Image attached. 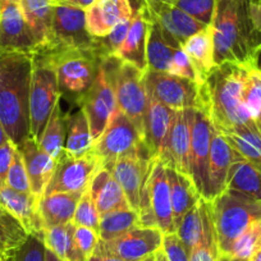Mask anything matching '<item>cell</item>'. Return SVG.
<instances>
[{
    "mask_svg": "<svg viewBox=\"0 0 261 261\" xmlns=\"http://www.w3.org/2000/svg\"><path fill=\"white\" fill-rule=\"evenodd\" d=\"M58 49L101 50L99 37H94L87 31L85 9L69 6H55L46 46L32 54H41Z\"/></svg>",
    "mask_w": 261,
    "mask_h": 261,
    "instance_id": "cell-9",
    "label": "cell"
},
{
    "mask_svg": "<svg viewBox=\"0 0 261 261\" xmlns=\"http://www.w3.org/2000/svg\"><path fill=\"white\" fill-rule=\"evenodd\" d=\"M164 2L177 7L196 21L210 26L219 0H164Z\"/></svg>",
    "mask_w": 261,
    "mask_h": 261,
    "instance_id": "cell-42",
    "label": "cell"
},
{
    "mask_svg": "<svg viewBox=\"0 0 261 261\" xmlns=\"http://www.w3.org/2000/svg\"><path fill=\"white\" fill-rule=\"evenodd\" d=\"M45 257H46V261H63L60 260L55 253H53L51 251L47 250V248H46V253H45Z\"/></svg>",
    "mask_w": 261,
    "mask_h": 261,
    "instance_id": "cell-55",
    "label": "cell"
},
{
    "mask_svg": "<svg viewBox=\"0 0 261 261\" xmlns=\"http://www.w3.org/2000/svg\"><path fill=\"white\" fill-rule=\"evenodd\" d=\"M202 229H204V224H202L201 200H200L199 204L193 206L183 217L175 230V234L178 236L188 253H191V251L199 245L202 236Z\"/></svg>",
    "mask_w": 261,
    "mask_h": 261,
    "instance_id": "cell-39",
    "label": "cell"
},
{
    "mask_svg": "<svg viewBox=\"0 0 261 261\" xmlns=\"http://www.w3.org/2000/svg\"><path fill=\"white\" fill-rule=\"evenodd\" d=\"M248 261H261V247H258L257 250L253 252V255L251 256Z\"/></svg>",
    "mask_w": 261,
    "mask_h": 261,
    "instance_id": "cell-56",
    "label": "cell"
},
{
    "mask_svg": "<svg viewBox=\"0 0 261 261\" xmlns=\"http://www.w3.org/2000/svg\"><path fill=\"white\" fill-rule=\"evenodd\" d=\"M74 228L73 223L45 228V246L63 261H89L74 241Z\"/></svg>",
    "mask_w": 261,
    "mask_h": 261,
    "instance_id": "cell-34",
    "label": "cell"
},
{
    "mask_svg": "<svg viewBox=\"0 0 261 261\" xmlns=\"http://www.w3.org/2000/svg\"><path fill=\"white\" fill-rule=\"evenodd\" d=\"M164 233L158 228L136 227L110 241L100 240L96 248L125 261H141L163 247Z\"/></svg>",
    "mask_w": 261,
    "mask_h": 261,
    "instance_id": "cell-15",
    "label": "cell"
},
{
    "mask_svg": "<svg viewBox=\"0 0 261 261\" xmlns=\"http://www.w3.org/2000/svg\"><path fill=\"white\" fill-rule=\"evenodd\" d=\"M256 124H257V127H258V129L261 130V114H260V117L257 118V119H256Z\"/></svg>",
    "mask_w": 261,
    "mask_h": 261,
    "instance_id": "cell-59",
    "label": "cell"
},
{
    "mask_svg": "<svg viewBox=\"0 0 261 261\" xmlns=\"http://www.w3.org/2000/svg\"><path fill=\"white\" fill-rule=\"evenodd\" d=\"M96 0H54L55 6H69L82 8L86 11L87 8L92 6Z\"/></svg>",
    "mask_w": 261,
    "mask_h": 261,
    "instance_id": "cell-51",
    "label": "cell"
},
{
    "mask_svg": "<svg viewBox=\"0 0 261 261\" xmlns=\"http://www.w3.org/2000/svg\"><path fill=\"white\" fill-rule=\"evenodd\" d=\"M142 4L147 16L182 45L188 37L207 27L164 0H142Z\"/></svg>",
    "mask_w": 261,
    "mask_h": 261,
    "instance_id": "cell-20",
    "label": "cell"
},
{
    "mask_svg": "<svg viewBox=\"0 0 261 261\" xmlns=\"http://www.w3.org/2000/svg\"><path fill=\"white\" fill-rule=\"evenodd\" d=\"M134 16L129 0H100L86 9L87 31L94 37H105L118 23Z\"/></svg>",
    "mask_w": 261,
    "mask_h": 261,
    "instance_id": "cell-23",
    "label": "cell"
},
{
    "mask_svg": "<svg viewBox=\"0 0 261 261\" xmlns=\"http://www.w3.org/2000/svg\"><path fill=\"white\" fill-rule=\"evenodd\" d=\"M96 2H100V0H96Z\"/></svg>",
    "mask_w": 261,
    "mask_h": 261,
    "instance_id": "cell-61",
    "label": "cell"
},
{
    "mask_svg": "<svg viewBox=\"0 0 261 261\" xmlns=\"http://www.w3.org/2000/svg\"><path fill=\"white\" fill-rule=\"evenodd\" d=\"M218 261H245V260H238V258L229 257V256H219Z\"/></svg>",
    "mask_w": 261,
    "mask_h": 261,
    "instance_id": "cell-57",
    "label": "cell"
},
{
    "mask_svg": "<svg viewBox=\"0 0 261 261\" xmlns=\"http://www.w3.org/2000/svg\"><path fill=\"white\" fill-rule=\"evenodd\" d=\"M109 65L118 108L135 123L144 136L147 107V90L145 85L146 72L117 58H109Z\"/></svg>",
    "mask_w": 261,
    "mask_h": 261,
    "instance_id": "cell-6",
    "label": "cell"
},
{
    "mask_svg": "<svg viewBox=\"0 0 261 261\" xmlns=\"http://www.w3.org/2000/svg\"><path fill=\"white\" fill-rule=\"evenodd\" d=\"M260 57H261V55H260Z\"/></svg>",
    "mask_w": 261,
    "mask_h": 261,
    "instance_id": "cell-63",
    "label": "cell"
},
{
    "mask_svg": "<svg viewBox=\"0 0 261 261\" xmlns=\"http://www.w3.org/2000/svg\"><path fill=\"white\" fill-rule=\"evenodd\" d=\"M8 140H9L8 135H7V132H6V129H4L3 124H2V122H0V146H2L3 144H6Z\"/></svg>",
    "mask_w": 261,
    "mask_h": 261,
    "instance_id": "cell-53",
    "label": "cell"
},
{
    "mask_svg": "<svg viewBox=\"0 0 261 261\" xmlns=\"http://www.w3.org/2000/svg\"><path fill=\"white\" fill-rule=\"evenodd\" d=\"M74 241H76L81 252L89 260L92 253H94L97 243H99L100 236L96 230L91 229V228L77 227L76 225V228H74Z\"/></svg>",
    "mask_w": 261,
    "mask_h": 261,
    "instance_id": "cell-48",
    "label": "cell"
},
{
    "mask_svg": "<svg viewBox=\"0 0 261 261\" xmlns=\"http://www.w3.org/2000/svg\"><path fill=\"white\" fill-rule=\"evenodd\" d=\"M29 234L21 220L0 205V260L14 256Z\"/></svg>",
    "mask_w": 261,
    "mask_h": 261,
    "instance_id": "cell-37",
    "label": "cell"
},
{
    "mask_svg": "<svg viewBox=\"0 0 261 261\" xmlns=\"http://www.w3.org/2000/svg\"><path fill=\"white\" fill-rule=\"evenodd\" d=\"M24 21L34 36L36 49L34 53L44 49L49 40L54 16V0H19Z\"/></svg>",
    "mask_w": 261,
    "mask_h": 261,
    "instance_id": "cell-29",
    "label": "cell"
},
{
    "mask_svg": "<svg viewBox=\"0 0 261 261\" xmlns=\"http://www.w3.org/2000/svg\"><path fill=\"white\" fill-rule=\"evenodd\" d=\"M0 53H2V49H0Z\"/></svg>",
    "mask_w": 261,
    "mask_h": 261,
    "instance_id": "cell-62",
    "label": "cell"
},
{
    "mask_svg": "<svg viewBox=\"0 0 261 261\" xmlns=\"http://www.w3.org/2000/svg\"><path fill=\"white\" fill-rule=\"evenodd\" d=\"M210 26L215 64L258 65L261 40L251 26L246 0H219Z\"/></svg>",
    "mask_w": 261,
    "mask_h": 261,
    "instance_id": "cell-2",
    "label": "cell"
},
{
    "mask_svg": "<svg viewBox=\"0 0 261 261\" xmlns=\"http://www.w3.org/2000/svg\"><path fill=\"white\" fill-rule=\"evenodd\" d=\"M139 217L141 227L158 228L164 234L175 233L167 167L159 159L155 160L142 192Z\"/></svg>",
    "mask_w": 261,
    "mask_h": 261,
    "instance_id": "cell-7",
    "label": "cell"
},
{
    "mask_svg": "<svg viewBox=\"0 0 261 261\" xmlns=\"http://www.w3.org/2000/svg\"><path fill=\"white\" fill-rule=\"evenodd\" d=\"M46 246L44 237L29 234L21 247L14 253V261H46Z\"/></svg>",
    "mask_w": 261,
    "mask_h": 261,
    "instance_id": "cell-46",
    "label": "cell"
},
{
    "mask_svg": "<svg viewBox=\"0 0 261 261\" xmlns=\"http://www.w3.org/2000/svg\"><path fill=\"white\" fill-rule=\"evenodd\" d=\"M0 205L21 220L30 234L44 237V227L39 215V199L35 195H24L0 182Z\"/></svg>",
    "mask_w": 261,
    "mask_h": 261,
    "instance_id": "cell-25",
    "label": "cell"
},
{
    "mask_svg": "<svg viewBox=\"0 0 261 261\" xmlns=\"http://www.w3.org/2000/svg\"><path fill=\"white\" fill-rule=\"evenodd\" d=\"M6 183L17 192L24 193V195H34L31 185H30L29 175H27L26 167H24L23 158H22L18 149H16V152H14L13 162H12L8 174H7Z\"/></svg>",
    "mask_w": 261,
    "mask_h": 261,
    "instance_id": "cell-44",
    "label": "cell"
},
{
    "mask_svg": "<svg viewBox=\"0 0 261 261\" xmlns=\"http://www.w3.org/2000/svg\"><path fill=\"white\" fill-rule=\"evenodd\" d=\"M89 261H125V260L118 257V256L112 255V253L104 252V251H100L97 250V248H95L94 253H92L91 257L89 258Z\"/></svg>",
    "mask_w": 261,
    "mask_h": 261,
    "instance_id": "cell-52",
    "label": "cell"
},
{
    "mask_svg": "<svg viewBox=\"0 0 261 261\" xmlns=\"http://www.w3.org/2000/svg\"><path fill=\"white\" fill-rule=\"evenodd\" d=\"M101 167V162L92 151L81 158L64 155L59 162H57L54 174L47 183L42 196L58 192H85L94 175Z\"/></svg>",
    "mask_w": 261,
    "mask_h": 261,
    "instance_id": "cell-14",
    "label": "cell"
},
{
    "mask_svg": "<svg viewBox=\"0 0 261 261\" xmlns=\"http://www.w3.org/2000/svg\"><path fill=\"white\" fill-rule=\"evenodd\" d=\"M246 71L247 65L223 63L215 65L204 82L205 108L214 128L222 135L253 120L242 100Z\"/></svg>",
    "mask_w": 261,
    "mask_h": 261,
    "instance_id": "cell-3",
    "label": "cell"
},
{
    "mask_svg": "<svg viewBox=\"0 0 261 261\" xmlns=\"http://www.w3.org/2000/svg\"><path fill=\"white\" fill-rule=\"evenodd\" d=\"M69 114L63 112L60 97L55 104L54 110L50 115L47 124L42 132L39 142L40 147L50 155L55 162H59L65 155L64 146L67 139V128H68Z\"/></svg>",
    "mask_w": 261,
    "mask_h": 261,
    "instance_id": "cell-33",
    "label": "cell"
},
{
    "mask_svg": "<svg viewBox=\"0 0 261 261\" xmlns=\"http://www.w3.org/2000/svg\"><path fill=\"white\" fill-rule=\"evenodd\" d=\"M183 49L195 65L196 71L199 72L201 81H206L217 65L214 60V39L212 26H207L202 31L188 37L183 42Z\"/></svg>",
    "mask_w": 261,
    "mask_h": 261,
    "instance_id": "cell-32",
    "label": "cell"
},
{
    "mask_svg": "<svg viewBox=\"0 0 261 261\" xmlns=\"http://www.w3.org/2000/svg\"><path fill=\"white\" fill-rule=\"evenodd\" d=\"M0 261H14V256H11V257L4 258V260H0Z\"/></svg>",
    "mask_w": 261,
    "mask_h": 261,
    "instance_id": "cell-60",
    "label": "cell"
},
{
    "mask_svg": "<svg viewBox=\"0 0 261 261\" xmlns=\"http://www.w3.org/2000/svg\"><path fill=\"white\" fill-rule=\"evenodd\" d=\"M79 104L89 118L92 139L95 142L104 134L110 120L119 110L112 80L109 58L101 62L96 77L89 90L79 96Z\"/></svg>",
    "mask_w": 261,
    "mask_h": 261,
    "instance_id": "cell-10",
    "label": "cell"
},
{
    "mask_svg": "<svg viewBox=\"0 0 261 261\" xmlns=\"http://www.w3.org/2000/svg\"><path fill=\"white\" fill-rule=\"evenodd\" d=\"M82 193L58 192L41 196L39 199V215L44 229L72 223Z\"/></svg>",
    "mask_w": 261,
    "mask_h": 261,
    "instance_id": "cell-28",
    "label": "cell"
},
{
    "mask_svg": "<svg viewBox=\"0 0 261 261\" xmlns=\"http://www.w3.org/2000/svg\"><path fill=\"white\" fill-rule=\"evenodd\" d=\"M210 205L219 255L229 256L234 241L251 223L261 220V201L224 191Z\"/></svg>",
    "mask_w": 261,
    "mask_h": 261,
    "instance_id": "cell-4",
    "label": "cell"
},
{
    "mask_svg": "<svg viewBox=\"0 0 261 261\" xmlns=\"http://www.w3.org/2000/svg\"><path fill=\"white\" fill-rule=\"evenodd\" d=\"M92 200L100 214H107L118 209H129V202L119 183L107 168L101 167L94 175L89 186ZM132 209V207H130Z\"/></svg>",
    "mask_w": 261,
    "mask_h": 261,
    "instance_id": "cell-26",
    "label": "cell"
},
{
    "mask_svg": "<svg viewBox=\"0 0 261 261\" xmlns=\"http://www.w3.org/2000/svg\"><path fill=\"white\" fill-rule=\"evenodd\" d=\"M175 110L162 104L147 94V107L144 122V141L155 159H160L167 145Z\"/></svg>",
    "mask_w": 261,
    "mask_h": 261,
    "instance_id": "cell-21",
    "label": "cell"
},
{
    "mask_svg": "<svg viewBox=\"0 0 261 261\" xmlns=\"http://www.w3.org/2000/svg\"><path fill=\"white\" fill-rule=\"evenodd\" d=\"M147 94L173 110L201 109L205 107L204 84L182 79L167 72L147 69L145 73Z\"/></svg>",
    "mask_w": 261,
    "mask_h": 261,
    "instance_id": "cell-11",
    "label": "cell"
},
{
    "mask_svg": "<svg viewBox=\"0 0 261 261\" xmlns=\"http://www.w3.org/2000/svg\"><path fill=\"white\" fill-rule=\"evenodd\" d=\"M130 26V18L124 19L120 23H118L109 34L105 37H100V46H101L102 54H104L105 59L108 58H114L118 50L124 42L125 37H127L128 30Z\"/></svg>",
    "mask_w": 261,
    "mask_h": 261,
    "instance_id": "cell-45",
    "label": "cell"
},
{
    "mask_svg": "<svg viewBox=\"0 0 261 261\" xmlns=\"http://www.w3.org/2000/svg\"><path fill=\"white\" fill-rule=\"evenodd\" d=\"M17 149L23 158L32 193L37 199H40L44 195L45 188L54 174L57 162L47 152H45L40 147L39 142L31 136Z\"/></svg>",
    "mask_w": 261,
    "mask_h": 261,
    "instance_id": "cell-24",
    "label": "cell"
},
{
    "mask_svg": "<svg viewBox=\"0 0 261 261\" xmlns=\"http://www.w3.org/2000/svg\"><path fill=\"white\" fill-rule=\"evenodd\" d=\"M0 49L2 53L29 54L36 49V42L24 21L19 0H0Z\"/></svg>",
    "mask_w": 261,
    "mask_h": 261,
    "instance_id": "cell-17",
    "label": "cell"
},
{
    "mask_svg": "<svg viewBox=\"0 0 261 261\" xmlns=\"http://www.w3.org/2000/svg\"><path fill=\"white\" fill-rule=\"evenodd\" d=\"M55 69L41 58L32 55L30 89V135L39 141L55 104L60 97Z\"/></svg>",
    "mask_w": 261,
    "mask_h": 261,
    "instance_id": "cell-8",
    "label": "cell"
},
{
    "mask_svg": "<svg viewBox=\"0 0 261 261\" xmlns=\"http://www.w3.org/2000/svg\"><path fill=\"white\" fill-rule=\"evenodd\" d=\"M214 130L215 128L206 108L195 109L190 149V178L201 197L206 185L207 163Z\"/></svg>",
    "mask_w": 261,
    "mask_h": 261,
    "instance_id": "cell-16",
    "label": "cell"
},
{
    "mask_svg": "<svg viewBox=\"0 0 261 261\" xmlns=\"http://www.w3.org/2000/svg\"><path fill=\"white\" fill-rule=\"evenodd\" d=\"M16 145L8 140L6 144L0 146V182H6L7 174L13 162L14 152H16Z\"/></svg>",
    "mask_w": 261,
    "mask_h": 261,
    "instance_id": "cell-50",
    "label": "cell"
},
{
    "mask_svg": "<svg viewBox=\"0 0 261 261\" xmlns=\"http://www.w3.org/2000/svg\"><path fill=\"white\" fill-rule=\"evenodd\" d=\"M100 218H101V214L97 210L96 205H95L94 200H92L91 192H90L89 187H87L86 191L82 193L81 199H80L72 223L77 225V227L91 228V229L96 230L99 233Z\"/></svg>",
    "mask_w": 261,
    "mask_h": 261,
    "instance_id": "cell-43",
    "label": "cell"
},
{
    "mask_svg": "<svg viewBox=\"0 0 261 261\" xmlns=\"http://www.w3.org/2000/svg\"><path fill=\"white\" fill-rule=\"evenodd\" d=\"M195 109H183L175 112L172 129L163 151L162 160L165 167H172L179 173L190 177V149L192 139Z\"/></svg>",
    "mask_w": 261,
    "mask_h": 261,
    "instance_id": "cell-18",
    "label": "cell"
},
{
    "mask_svg": "<svg viewBox=\"0 0 261 261\" xmlns=\"http://www.w3.org/2000/svg\"><path fill=\"white\" fill-rule=\"evenodd\" d=\"M147 18H149L150 23L146 47L147 68L150 71L167 72L168 73L170 65H172L173 55L183 45L177 41L174 37L163 31L162 27L156 22L152 21L149 16Z\"/></svg>",
    "mask_w": 261,
    "mask_h": 261,
    "instance_id": "cell-27",
    "label": "cell"
},
{
    "mask_svg": "<svg viewBox=\"0 0 261 261\" xmlns=\"http://www.w3.org/2000/svg\"><path fill=\"white\" fill-rule=\"evenodd\" d=\"M155 260H156V261H168L167 256H165L164 250H163V247L160 248V250H158L156 252H155Z\"/></svg>",
    "mask_w": 261,
    "mask_h": 261,
    "instance_id": "cell-54",
    "label": "cell"
},
{
    "mask_svg": "<svg viewBox=\"0 0 261 261\" xmlns=\"http://www.w3.org/2000/svg\"><path fill=\"white\" fill-rule=\"evenodd\" d=\"M32 55L44 59L55 69L59 89L77 96L89 90L105 59L100 49H58Z\"/></svg>",
    "mask_w": 261,
    "mask_h": 261,
    "instance_id": "cell-5",
    "label": "cell"
},
{
    "mask_svg": "<svg viewBox=\"0 0 261 261\" xmlns=\"http://www.w3.org/2000/svg\"><path fill=\"white\" fill-rule=\"evenodd\" d=\"M163 250L168 261H190V253L175 233L164 234L163 240Z\"/></svg>",
    "mask_w": 261,
    "mask_h": 261,
    "instance_id": "cell-49",
    "label": "cell"
},
{
    "mask_svg": "<svg viewBox=\"0 0 261 261\" xmlns=\"http://www.w3.org/2000/svg\"><path fill=\"white\" fill-rule=\"evenodd\" d=\"M32 54L0 53V122L9 140L21 146L30 135Z\"/></svg>",
    "mask_w": 261,
    "mask_h": 261,
    "instance_id": "cell-1",
    "label": "cell"
},
{
    "mask_svg": "<svg viewBox=\"0 0 261 261\" xmlns=\"http://www.w3.org/2000/svg\"><path fill=\"white\" fill-rule=\"evenodd\" d=\"M144 144V136L135 123L124 113L118 110L104 134L94 142L91 151L99 158L104 167L123 155L134 152Z\"/></svg>",
    "mask_w": 261,
    "mask_h": 261,
    "instance_id": "cell-13",
    "label": "cell"
},
{
    "mask_svg": "<svg viewBox=\"0 0 261 261\" xmlns=\"http://www.w3.org/2000/svg\"><path fill=\"white\" fill-rule=\"evenodd\" d=\"M141 261H156V260H155V253H154V255L149 256V257L144 258V260H141Z\"/></svg>",
    "mask_w": 261,
    "mask_h": 261,
    "instance_id": "cell-58",
    "label": "cell"
},
{
    "mask_svg": "<svg viewBox=\"0 0 261 261\" xmlns=\"http://www.w3.org/2000/svg\"><path fill=\"white\" fill-rule=\"evenodd\" d=\"M223 136L243 159L261 167V130L256 120L234 128Z\"/></svg>",
    "mask_w": 261,
    "mask_h": 261,
    "instance_id": "cell-36",
    "label": "cell"
},
{
    "mask_svg": "<svg viewBox=\"0 0 261 261\" xmlns=\"http://www.w3.org/2000/svg\"><path fill=\"white\" fill-rule=\"evenodd\" d=\"M242 100L250 117L257 119L261 114V68L258 65L247 67Z\"/></svg>",
    "mask_w": 261,
    "mask_h": 261,
    "instance_id": "cell-40",
    "label": "cell"
},
{
    "mask_svg": "<svg viewBox=\"0 0 261 261\" xmlns=\"http://www.w3.org/2000/svg\"><path fill=\"white\" fill-rule=\"evenodd\" d=\"M168 73L182 77V79L191 80V81H195L200 85L204 84V82L201 81V79H200L199 72L196 71L195 65L191 62L190 57H188L187 53L185 51L183 46L179 47V49L174 53V55H173L172 65H170V69Z\"/></svg>",
    "mask_w": 261,
    "mask_h": 261,
    "instance_id": "cell-47",
    "label": "cell"
},
{
    "mask_svg": "<svg viewBox=\"0 0 261 261\" xmlns=\"http://www.w3.org/2000/svg\"><path fill=\"white\" fill-rule=\"evenodd\" d=\"M240 159H242V156L230 146L225 137L215 129L210 145L206 185L202 193V199L213 201L220 193L224 192L230 167Z\"/></svg>",
    "mask_w": 261,
    "mask_h": 261,
    "instance_id": "cell-19",
    "label": "cell"
},
{
    "mask_svg": "<svg viewBox=\"0 0 261 261\" xmlns=\"http://www.w3.org/2000/svg\"><path fill=\"white\" fill-rule=\"evenodd\" d=\"M258 247H261V220H255L234 241L229 257L248 261Z\"/></svg>",
    "mask_w": 261,
    "mask_h": 261,
    "instance_id": "cell-41",
    "label": "cell"
},
{
    "mask_svg": "<svg viewBox=\"0 0 261 261\" xmlns=\"http://www.w3.org/2000/svg\"><path fill=\"white\" fill-rule=\"evenodd\" d=\"M140 225L139 213L134 209H118L100 218V240L110 241Z\"/></svg>",
    "mask_w": 261,
    "mask_h": 261,
    "instance_id": "cell-38",
    "label": "cell"
},
{
    "mask_svg": "<svg viewBox=\"0 0 261 261\" xmlns=\"http://www.w3.org/2000/svg\"><path fill=\"white\" fill-rule=\"evenodd\" d=\"M155 160L146 144H144L134 152L123 155L104 165L122 187L129 206L137 213L140 212L142 192L151 174Z\"/></svg>",
    "mask_w": 261,
    "mask_h": 261,
    "instance_id": "cell-12",
    "label": "cell"
},
{
    "mask_svg": "<svg viewBox=\"0 0 261 261\" xmlns=\"http://www.w3.org/2000/svg\"><path fill=\"white\" fill-rule=\"evenodd\" d=\"M149 26L150 23L146 11H145L144 4H141L136 11H134L127 37L114 58L122 62L129 63L141 71L146 72L149 69L146 59Z\"/></svg>",
    "mask_w": 261,
    "mask_h": 261,
    "instance_id": "cell-22",
    "label": "cell"
},
{
    "mask_svg": "<svg viewBox=\"0 0 261 261\" xmlns=\"http://www.w3.org/2000/svg\"><path fill=\"white\" fill-rule=\"evenodd\" d=\"M167 175L170 187L173 220H174L175 230H177V227L179 225L183 217L193 206L199 204L202 197L188 175L179 173L172 167H167Z\"/></svg>",
    "mask_w": 261,
    "mask_h": 261,
    "instance_id": "cell-30",
    "label": "cell"
},
{
    "mask_svg": "<svg viewBox=\"0 0 261 261\" xmlns=\"http://www.w3.org/2000/svg\"><path fill=\"white\" fill-rule=\"evenodd\" d=\"M94 146L89 118L84 109L80 108L74 114L69 115L67 139H65V155L72 158L85 156Z\"/></svg>",
    "mask_w": 261,
    "mask_h": 261,
    "instance_id": "cell-35",
    "label": "cell"
},
{
    "mask_svg": "<svg viewBox=\"0 0 261 261\" xmlns=\"http://www.w3.org/2000/svg\"><path fill=\"white\" fill-rule=\"evenodd\" d=\"M225 191L261 201V167L243 158L233 163L228 173Z\"/></svg>",
    "mask_w": 261,
    "mask_h": 261,
    "instance_id": "cell-31",
    "label": "cell"
}]
</instances>
